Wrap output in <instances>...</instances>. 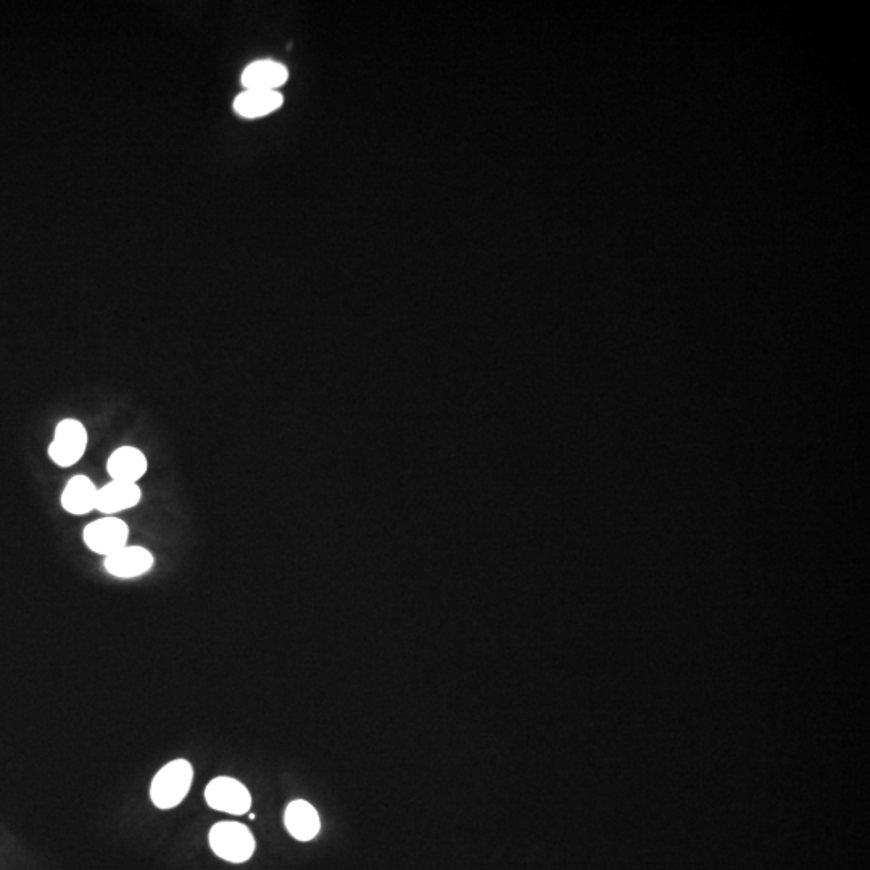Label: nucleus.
I'll use <instances>...</instances> for the list:
<instances>
[{
	"label": "nucleus",
	"instance_id": "f03ea898",
	"mask_svg": "<svg viewBox=\"0 0 870 870\" xmlns=\"http://www.w3.org/2000/svg\"><path fill=\"white\" fill-rule=\"evenodd\" d=\"M208 843L218 858L232 864L249 861L255 853V838L244 824L218 822L208 833Z\"/></svg>",
	"mask_w": 870,
	"mask_h": 870
},
{
	"label": "nucleus",
	"instance_id": "f8f14e48",
	"mask_svg": "<svg viewBox=\"0 0 870 870\" xmlns=\"http://www.w3.org/2000/svg\"><path fill=\"white\" fill-rule=\"evenodd\" d=\"M282 105V96L276 91H255L247 89L237 96L234 110L244 118H260L278 110Z\"/></svg>",
	"mask_w": 870,
	"mask_h": 870
},
{
	"label": "nucleus",
	"instance_id": "9d476101",
	"mask_svg": "<svg viewBox=\"0 0 870 870\" xmlns=\"http://www.w3.org/2000/svg\"><path fill=\"white\" fill-rule=\"evenodd\" d=\"M284 822L290 835L299 841L313 840L321 829L318 812L303 800L292 801L287 806Z\"/></svg>",
	"mask_w": 870,
	"mask_h": 870
},
{
	"label": "nucleus",
	"instance_id": "423d86ee",
	"mask_svg": "<svg viewBox=\"0 0 870 870\" xmlns=\"http://www.w3.org/2000/svg\"><path fill=\"white\" fill-rule=\"evenodd\" d=\"M105 569L118 579H134L154 568V556L147 548L126 547L105 556Z\"/></svg>",
	"mask_w": 870,
	"mask_h": 870
},
{
	"label": "nucleus",
	"instance_id": "6e6552de",
	"mask_svg": "<svg viewBox=\"0 0 870 870\" xmlns=\"http://www.w3.org/2000/svg\"><path fill=\"white\" fill-rule=\"evenodd\" d=\"M141 489L137 484L112 481L97 492L96 510L104 514H115L129 510L141 502Z\"/></svg>",
	"mask_w": 870,
	"mask_h": 870
},
{
	"label": "nucleus",
	"instance_id": "39448f33",
	"mask_svg": "<svg viewBox=\"0 0 870 870\" xmlns=\"http://www.w3.org/2000/svg\"><path fill=\"white\" fill-rule=\"evenodd\" d=\"M129 527L118 518H104L87 524L83 540L89 550L99 555H112L128 545Z\"/></svg>",
	"mask_w": 870,
	"mask_h": 870
},
{
	"label": "nucleus",
	"instance_id": "0eeeda50",
	"mask_svg": "<svg viewBox=\"0 0 870 870\" xmlns=\"http://www.w3.org/2000/svg\"><path fill=\"white\" fill-rule=\"evenodd\" d=\"M107 471L112 481L137 484L147 471V458L136 447L116 448L108 458Z\"/></svg>",
	"mask_w": 870,
	"mask_h": 870
},
{
	"label": "nucleus",
	"instance_id": "9b49d317",
	"mask_svg": "<svg viewBox=\"0 0 870 870\" xmlns=\"http://www.w3.org/2000/svg\"><path fill=\"white\" fill-rule=\"evenodd\" d=\"M289 78L287 68L273 60H260L245 68L242 84L255 91H276Z\"/></svg>",
	"mask_w": 870,
	"mask_h": 870
},
{
	"label": "nucleus",
	"instance_id": "1a4fd4ad",
	"mask_svg": "<svg viewBox=\"0 0 870 870\" xmlns=\"http://www.w3.org/2000/svg\"><path fill=\"white\" fill-rule=\"evenodd\" d=\"M97 492L99 489L89 477H71L62 493V506L65 511L76 516L91 513L96 511Z\"/></svg>",
	"mask_w": 870,
	"mask_h": 870
},
{
	"label": "nucleus",
	"instance_id": "20e7f679",
	"mask_svg": "<svg viewBox=\"0 0 870 870\" xmlns=\"http://www.w3.org/2000/svg\"><path fill=\"white\" fill-rule=\"evenodd\" d=\"M205 800L215 811L242 816L252 808V795L244 783L231 777H216L205 788Z\"/></svg>",
	"mask_w": 870,
	"mask_h": 870
},
{
	"label": "nucleus",
	"instance_id": "7ed1b4c3",
	"mask_svg": "<svg viewBox=\"0 0 870 870\" xmlns=\"http://www.w3.org/2000/svg\"><path fill=\"white\" fill-rule=\"evenodd\" d=\"M87 447V432L78 419H63L55 427L54 440L49 447L50 460L60 468H70L83 458Z\"/></svg>",
	"mask_w": 870,
	"mask_h": 870
},
{
	"label": "nucleus",
	"instance_id": "f257e3e1",
	"mask_svg": "<svg viewBox=\"0 0 870 870\" xmlns=\"http://www.w3.org/2000/svg\"><path fill=\"white\" fill-rule=\"evenodd\" d=\"M194 769L186 759H174L155 775L150 785V800L155 808L168 811L183 803L191 792Z\"/></svg>",
	"mask_w": 870,
	"mask_h": 870
}]
</instances>
